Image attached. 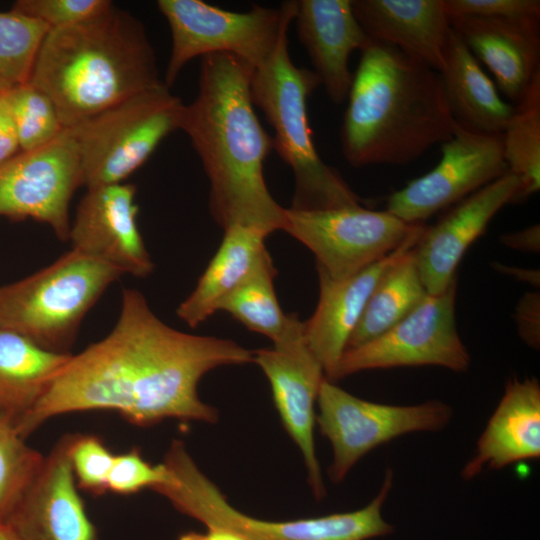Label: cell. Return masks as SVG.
Wrapping results in <instances>:
<instances>
[{
  "mask_svg": "<svg viewBox=\"0 0 540 540\" xmlns=\"http://www.w3.org/2000/svg\"><path fill=\"white\" fill-rule=\"evenodd\" d=\"M263 231L231 225L198 279L194 290L180 303L177 316L196 328L218 311L221 302L253 271L268 252Z\"/></svg>",
  "mask_w": 540,
  "mask_h": 540,
  "instance_id": "obj_25",
  "label": "cell"
},
{
  "mask_svg": "<svg viewBox=\"0 0 540 540\" xmlns=\"http://www.w3.org/2000/svg\"><path fill=\"white\" fill-rule=\"evenodd\" d=\"M251 362L253 350L176 330L141 292L125 288L111 332L70 356L17 431L26 439L52 417L89 410L116 411L138 426L168 418L215 423L216 408L198 395L201 378L220 366Z\"/></svg>",
  "mask_w": 540,
  "mask_h": 540,
  "instance_id": "obj_1",
  "label": "cell"
},
{
  "mask_svg": "<svg viewBox=\"0 0 540 540\" xmlns=\"http://www.w3.org/2000/svg\"><path fill=\"white\" fill-rule=\"evenodd\" d=\"M80 186L77 142L72 130L64 128L49 144L21 151L0 165V216L46 223L60 240H69L70 201Z\"/></svg>",
  "mask_w": 540,
  "mask_h": 540,
  "instance_id": "obj_13",
  "label": "cell"
},
{
  "mask_svg": "<svg viewBox=\"0 0 540 540\" xmlns=\"http://www.w3.org/2000/svg\"><path fill=\"white\" fill-rule=\"evenodd\" d=\"M172 474L164 464L152 465L138 448L115 455L108 478V490L121 495L137 493L145 488L155 489L170 483Z\"/></svg>",
  "mask_w": 540,
  "mask_h": 540,
  "instance_id": "obj_35",
  "label": "cell"
},
{
  "mask_svg": "<svg viewBox=\"0 0 540 540\" xmlns=\"http://www.w3.org/2000/svg\"><path fill=\"white\" fill-rule=\"evenodd\" d=\"M421 234L347 278L335 280L317 270L319 298L314 313L304 321V337L323 366L327 380H333L349 339L381 276L403 253L416 245Z\"/></svg>",
  "mask_w": 540,
  "mask_h": 540,
  "instance_id": "obj_19",
  "label": "cell"
},
{
  "mask_svg": "<svg viewBox=\"0 0 540 540\" xmlns=\"http://www.w3.org/2000/svg\"><path fill=\"white\" fill-rule=\"evenodd\" d=\"M6 95L21 151L41 148L64 130L55 105L41 90L27 83Z\"/></svg>",
  "mask_w": 540,
  "mask_h": 540,
  "instance_id": "obj_31",
  "label": "cell"
},
{
  "mask_svg": "<svg viewBox=\"0 0 540 540\" xmlns=\"http://www.w3.org/2000/svg\"><path fill=\"white\" fill-rule=\"evenodd\" d=\"M491 266L494 270L511 276L512 278L528 283L534 287L540 285V271L539 269L521 268L511 265H506L500 262H493Z\"/></svg>",
  "mask_w": 540,
  "mask_h": 540,
  "instance_id": "obj_40",
  "label": "cell"
},
{
  "mask_svg": "<svg viewBox=\"0 0 540 540\" xmlns=\"http://www.w3.org/2000/svg\"><path fill=\"white\" fill-rule=\"evenodd\" d=\"M71 355L0 328V417L17 429Z\"/></svg>",
  "mask_w": 540,
  "mask_h": 540,
  "instance_id": "obj_26",
  "label": "cell"
},
{
  "mask_svg": "<svg viewBox=\"0 0 540 540\" xmlns=\"http://www.w3.org/2000/svg\"><path fill=\"white\" fill-rule=\"evenodd\" d=\"M276 270L267 252L253 271L220 304L249 330L279 341L289 330L295 315L283 312L278 302L274 278Z\"/></svg>",
  "mask_w": 540,
  "mask_h": 540,
  "instance_id": "obj_28",
  "label": "cell"
},
{
  "mask_svg": "<svg viewBox=\"0 0 540 540\" xmlns=\"http://www.w3.org/2000/svg\"><path fill=\"white\" fill-rule=\"evenodd\" d=\"M424 228V223H406L386 210L355 205L313 211L285 208L282 230L312 251L317 270L340 280L383 259Z\"/></svg>",
  "mask_w": 540,
  "mask_h": 540,
  "instance_id": "obj_11",
  "label": "cell"
},
{
  "mask_svg": "<svg viewBox=\"0 0 540 540\" xmlns=\"http://www.w3.org/2000/svg\"><path fill=\"white\" fill-rule=\"evenodd\" d=\"M414 247L403 253L381 276L346 350L384 334L409 315L428 295L416 265Z\"/></svg>",
  "mask_w": 540,
  "mask_h": 540,
  "instance_id": "obj_27",
  "label": "cell"
},
{
  "mask_svg": "<svg viewBox=\"0 0 540 540\" xmlns=\"http://www.w3.org/2000/svg\"><path fill=\"white\" fill-rule=\"evenodd\" d=\"M112 6L109 0H18L11 9L41 21L51 30L85 22Z\"/></svg>",
  "mask_w": 540,
  "mask_h": 540,
  "instance_id": "obj_34",
  "label": "cell"
},
{
  "mask_svg": "<svg viewBox=\"0 0 540 540\" xmlns=\"http://www.w3.org/2000/svg\"><path fill=\"white\" fill-rule=\"evenodd\" d=\"M500 242L503 246L514 250L538 253L540 250L539 224L503 234L500 237Z\"/></svg>",
  "mask_w": 540,
  "mask_h": 540,
  "instance_id": "obj_39",
  "label": "cell"
},
{
  "mask_svg": "<svg viewBox=\"0 0 540 540\" xmlns=\"http://www.w3.org/2000/svg\"><path fill=\"white\" fill-rule=\"evenodd\" d=\"M178 540H246L243 537L224 530V529H218V528H208L207 532L200 533V532H187L184 534H181L178 538Z\"/></svg>",
  "mask_w": 540,
  "mask_h": 540,
  "instance_id": "obj_41",
  "label": "cell"
},
{
  "mask_svg": "<svg viewBox=\"0 0 540 540\" xmlns=\"http://www.w3.org/2000/svg\"><path fill=\"white\" fill-rule=\"evenodd\" d=\"M75 434L53 446L6 520L20 540H97L78 494L70 450Z\"/></svg>",
  "mask_w": 540,
  "mask_h": 540,
  "instance_id": "obj_16",
  "label": "cell"
},
{
  "mask_svg": "<svg viewBox=\"0 0 540 540\" xmlns=\"http://www.w3.org/2000/svg\"><path fill=\"white\" fill-rule=\"evenodd\" d=\"M136 188L129 183L87 189L71 222L72 249L138 278L154 264L137 226Z\"/></svg>",
  "mask_w": 540,
  "mask_h": 540,
  "instance_id": "obj_17",
  "label": "cell"
},
{
  "mask_svg": "<svg viewBox=\"0 0 540 540\" xmlns=\"http://www.w3.org/2000/svg\"><path fill=\"white\" fill-rule=\"evenodd\" d=\"M163 463L171 471L172 481L154 491L207 528L224 529L246 540H369L394 532V526L382 515L393 488L394 472L390 468L377 495L363 508L315 518L271 521L246 515L229 504L199 469L182 441L173 440Z\"/></svg>",
  "mask_w": 540,
  "mask_h": 540,
  "instance_id": "obj_6",
  "label": "cell"
},
{
  "mask_svg": "<svg viewBox=\"0 0 540 540\" xmlns=\"http://www.w3.org/2000/svg\"><path fill=\"white\" fill-rule=\"evenodd\" d=\"M439 74L456 123L489 134L504 132L515 106L502 99L479 61L452 28Z\"/></svg>",
  "mask_w": 540,
  "mask_h": 540,
  "instance_id": "obj_24",
  "label": "cell"
},
{
  "mask_svg": "<svg viewBox=\"0 0 540 540\" xmlns=\"http://www.w3.org/2000/svg\"><path fill=\"white\" fill-rule=\"evenodd\" d=\"M539 457L540 383L535 377H513L506 383L461 477L472 480L484 470H499Z\"/></svg>",
  "mask_w": 540,
  "mask_h": 540,
  "instance_id": "obj_22",
  "label": "cell"
},
{
  "mask_svg": "<svg viewBox=\"0 0 540 540\" xmlns=\"http://www.w3.org/2000/svg\"><path fill=\"white\" fill-rule=\"evenodd\" d=\"M9 421L0 417V517L6 519L40 468L44 456L28 446Z\"/></svg>",
  "mask_w": 540,
  "mask_h": 540,
  "instance_id": "obj_32",
  "label": "cell"
},
{
  "mask_svg": "<svg viewBox=\"0 0 540 540\" xmlns=\"http://www.w3.org/2000/svg\"><path fill=\"white\" fill-rule=\"evenodd\" d=\"M157 7L171 32L163 80L171 87L183 67L197 56L229 53L254 69L266 63L283 29L294 19L296 1L283 2L279 8L255 4L246 12L224 10L201 0H159Z\"/></svg>",
  "mask_w": 540,
  "mask_h": 540,
  "instance_id": "obj_9",
  "label": "cell"
},
{
  "mask_svg": "<svg viewBox=\"0 0 540 540\" xmlns=\"http://www.w3.org/2000/svg\"><path fill=\"white\" fill-rule=\"evenodd\" d=\"M316 423L331 443L330 480L339 483L371 450L415 432H438L448 426L453 409L440 400L415 405H389L358 398L334 382L323 380Z\"/></svg>",
  "mask_w": 540,
  "mask_h": 540,
  "instance_id": "obj_10",
  "label": "cell"
},
{
  "mask_svg": "<svg viewBox=\"0 0 540 540\" xmlns=\"http://www.w3.org/2000/svg\"><path fill=\"white\" fill-rule=\"evenodd\" d=\"M514 106V113L502 133V144L509 172L519 180L512 203L517 204L540 188V73Z\"/></svg>",
  "mask_w": 540,
  "mask_h": 540,
  "instance_id": "obj_29",
  "label": "cell"
},
{
  "mask_svg": "<svg viewBox=\"0 0 540 540\" xmlns=\"http://www.w3.org/2000/svg\"><path fill=\"white\" fill-rule=\"evenodd\" d=\"M518 189V178L508 172L456 203L433 226H425L413 251L428 294L443 292L457 279L456 269L467 249L492 218L513 203Z\"/></svg>",
  "mask_w": 540,
  "mask_h": 540,
  "instance_id": "obj_18",
  "label": "cell"
},
{
  "mask_svg": "<svg viewBox=\"0 0 540 540\" xmlns=\"http://www.w3.org/2000/svg\"><path fill=\"white\" fill-rule=\"evenodd\" d=\"M448 18H540L539 0H444Z\"/></svg>",
  "mask_w": 540,
  "mask_h": 540,
  "instance_id": "obj_36",
  "label": "cell"
},
{
  "mask_svg": "<svg viewBox=\"0 0 540 540\" xmlns=\"http://www.w3.org/2000/svg\"><path fill=\"white\" fill-rule=\"evenodd\" d=\"M184 103L165 83L140 92L71 129L82 186L124 183L180 127Z\"/></svg>",
  "mask_w": 540,
  "mask_h": 540,
  "instance_id": "obj_8",
  "label": "cell"
},
{
  "mask_svg": "<svg viewBox=\"0 0 540 540\" xmlns=\"http://www.w3.org/2000/svg\"><path fill=\"white\" fill-rule=\"evenodd\" d=\"M451 28L515 105L540 73V18H449Z\"/></svg>",
  "mask_w": 540,
  "mask_h": 540,
  "instance_id": "obj_20",
  "label": "cell"
},
{
  "mask_svg": "<svg viewBox=\"0 0 540 540\" xmlns=\"http://www.w3.org/2000/svg\"><path fill=\"white\" fill-rule=\"evenodd\" d=\"M457 279L430 295L403 320L379 337L343 354L332 382L372 369L439 366L466 372L470 354L456 325Z\"/></svg>",
  "mask_w": 540,
  "mask_h": 540,
  "instance_id": "obj_12",
  "label": "cell"
},
{
  "mask_svg": "<svg viewBox=\"0 0 540 540\" xmlns=\"http://www.w3.org/2000/svg\"><path fill=\"white\" fill-rule=\"evenodd\" d=\"M71 464L78 486L93 494L108 491V478L115 454L95 435L75 434L71 450Z\"/></svg>",
  "mask_w": 540,
  "mask_h": 540,
  "instance_id": "obj_33",
  "label": "cell"
},
{
  "mask_svg": "<svg viewBox=\"0 0 540 540\" xmlns=\"http://www.w3.org/2000/svg\"><path fill=\"white\" fill-rule=\"evenodd\" d=\"M28 83L51 99L64 128H74L164 81L142 22L113 5L49 30Z\"/></svg>",
  "mask_w": 540,
  "mask_h": 540,
  "instance_id": "obj_4",
  "label": "cell"
},
{
  "mask_svg": "<svg viewBox=\"0 0 540 540\" xmlns=\"http://www.w3.org/2000/svg\"><path fill=\"white\" fill-rule=\"evenodd\" d=\"M21 152L6 94L0 95V165Z\"/></svg>",
  "mask_w": 540,
  "mask_h": 540,
  "instance_id": "obj_38",
  "label": "cell"
},
{
  "mask_svg": "<svg viewBox=\"0 0 540 540\" xmlns=\"http://www.w3.org/2000/svg\"><path fill=\"white\" fill-rule=\"evenodd\" d=\"M253 362L267 377L282 424L299 448L316 500L327 492L315 451V405L323 380V366L306 344L304 322L295 316L288 332L271 348L253 351Z\"/></svg>",
  "mask_w": 540,
  "mask_h": 540,
  "instance_id": "obj_15",
  "label": "cell"
},
{
  "mask_svg": "<svg viewBox=\"0 0 540 540\" xmlns=\"http://www.w3.org/2000/svg\"><path fill=\"white\" fill-rule=\"evenodd\" d=\"M0 540H20L8 521L0 517Z\"/></svg>",
  "mask_w": 540,
  "mask_h": 540,
  "instance_id": "obj_42",
  "label": "cell"
},
{
  "mask_svg": "<svg viewBox=\"0 0 540 540\" xmlns=\"http://www.w3.org/2000/svg\"><path fill=\"white\" fill-rule=\"evenodd\" d=\"M360 52L340 129L351 166L406 165L453 135L438 71L381 42Z\"/></svg>",
  "mask_w": 540,
  "mask_h": 540,
  "instance_id": "obj_3",
  "label": "cell"
},
{
  "mask_svg": "<svg viewBox=\"0 0 540 540\" xmlns=\"http://www.w3.org/2000/svg\"><path fill=\"white\" fill-rule=\"evenodd\" d=\"M440 145L439 163L392 193L386 211L409 224L424 223L509 172L502 134L479 132L456 123L453 135Z\"/></svg>",
  "mask_w": 540,
  "mask_h": 540,
  "instance_id": "obj_14",
  "label": "cell"
},
{
  "mask_svg": "<svg viewBox=\"0 0 540 540\" xmlns=\"http://www.w3.org/2000/svg\"><path fill=\"white\" fill-rule=\"evenodd\" d=\"M49 30L41 21L13 9L0 12V95L29 82Z\"/></svg>",
  "mask_w": 540,
  "mask_h": 540,
  "instance_id": "obj_30",
  "label": "cell"
},
{
  "mask_svg": "<svg viewBox=\"0 0 540 540\" xmlns=\"http://www.w3.org/2000/svg\"><path fill=\"white\" fill-rule=\"evenodd\" d=\"M518 334L531 348L540 347V294L525 293L515 308L514 314Z\"/></svg>",
  "mask_w": 540,
  "mask_h": 540,
  "instance_id": "obj_37",
  "label": "cell"
},
{
  "mask_svg": "<svg viewBox=\"0 0 540 540\" xmlns=\"http://www.w3.org/2000/svg\"><path fill=\"white\" fill-rule=\"evenodd\" d=\"M284 28L274 53L251 77V97L274 129L273 149L294 176L290 209L326 210L361 205L360 197L336 169L318 154L307 114V101L321 85L318 76L293 64Z\"/></svg>",
  "mask_w": 540,
  "mask_h": 540,
  "instance_id": "obj_5",
  "label": "cell"
},
{
  "mask_svg": "<svg viewBox=\"0 0 540 540\" xmlns=\"http://www.w3.org/2000/svg\"><path fill=\"white\" fill-rule=\"evenodd\" d=\"M123 273L71 249L49 266L0 286V328L69 353L87 312Z\"/></svg>",
  "mask_w": 540,
  "mask_h": 540,
  "instance_id": "obj_7",
  "label": "cell"
},
{
  "mask_svg": "<svg viewBox=\"0 0 540 540\" xmlns=\"http://www.w3.org/2000/svg\"><path fill=\"white\" fill-rule=\"evenodd\" d=\"M253 71L233 54L203 56L198 93L184 104L179 129L189 137L209 179L215 222L223 230L243 225L270 235L282 230L285 208L272 197L264 178L273 142L254 110Z\"/></svg>",
  "mask_w": 540,
  "mask_h": 540,
  "instance_id": "obj_2",
  "label": "cell"
},
{
  "mask_svg": "<svg viewBox=\"0 0 540 540\" xmlns=\"http://www.w3.org/2000/svg\"><path fill=\"white\" fill-rule=\"evenodd\" d=\"M293 20L313 72L330 100L342 103L353 80L350 55L362 51L371 41L353 12L351 0L296 1Z\"/></svg>",
  "mask_w": 540,
  "mask_h": 540,
  "instance_id": "obj_21",
  "label": "cell"
},
{
  "mask_svg": "<svg viewBox=\"0 0 540 540\" xmlns=\"http://www.w3.org/2000/svg\"><path fill=\"white\" fill-rule=\"evenodd\" d=\"M367 36L440 72L451 31L444 0H351Z\"/></svg>",
  "mask_w": 540,
  "mask_h": 540,
  "instance_id": "obj_23",
  "label": "cell"
}]
</instances>
